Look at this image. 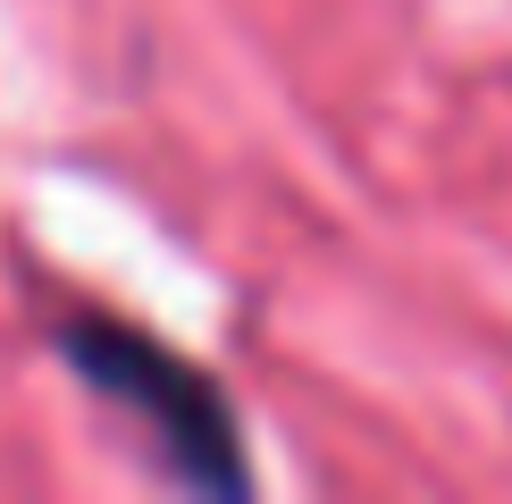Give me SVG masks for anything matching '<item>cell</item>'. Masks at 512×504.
<instances>
[{
  "label": "cell",
  "mask_w": 512,
  "mask_h": 504,
  "mask_svg": "<svg viewBox=\"0 0 512 504\" xmlns=\"http://www.w3.org/2000/svg\"><path fill=\"white\" fill-rule=\"evenodd\" d=\"M68 353H76V370L93 378L110 404H126L143 429H152V446H168V462H177L194 488H244L236 420H227V404L210 395L202 370L168 362L152 336L110 328V320H76L68 328Z\"/></svg>",
  "instance_id": "cell-1"
}]
</instances>
